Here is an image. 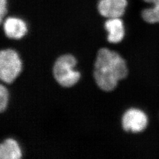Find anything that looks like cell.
<instances>
[{
	"label": "cell",
	"instance_id": "6da1fadb",
	"mask_svg": "<svg viewBox=\"0 0 159 159\" xmlns=\"http://www.w3.org/2000/svg\"><path fill=\"white\" fill-rule=\"evenodd\" d=\"M128 74L125 60L117 52L102 48L98 51L94 77L98 86L104 91L113 90L119 80Z\"/></svg>",
	"mask_w": 159,
	"mask_h": 159
},
{
	"label": "cell",
	"instance_id": "7a4b0ae2",
	"mask_svg": "<svg viewBox=\"0 0 159 159\" xmlns=\"http://www.w3.org/2000/svg\"><path fill=\"white\" fill-rule=\"evenodd\" d=\"M76 64L75 58L71 54L63 55L57 59L53 67V74L59 84L70 87L79 81L80 74L74 70Z\"/></svg>",
	"mask_w": 159,
	"mask_h": 159
},
{
	"label": "cell",
	"instance_id": "3957f363",
	"mask_svg": "<svg viewBox=\"0 0 159 159\" xmlns=\"http://www.w3.org/2000/svg\"><path fill=\"white\" fill-rule=\"evenodd\" d=\"M22 70V62L17 52L12 49L0 52V79L7 84L12 83Z\"/></svg>",
	"mask_w": 159,
	"mask_h": 159
},
{
	"label": "cell",
	"instance_id": "277c9868",
	"mask_svg": "<svg viewBox=\"0 0 159 159\" xmlns=\"http://www.w3.org/2000/svg\"><path fill=\"white\" fill-rule=\"evenodd\" d=\"M147 115L137 108H130L126 111L122 117V126L125 130L132 133H139L148 126Z\"/></svg>",
	"mask_w": 159,
	"mask_h": 159
},
{
	"label": "cell",
	"instance_id": "5b68a950",
	"mask_svg": "<svg viewBox=\"0 0 159 159\" xmlns=\"http://www.w3.org/2000/svg\"><path fill=\"white\" fill-rule=\"evenodd\" d=\"M127 6V0H99L97 10L102 17L108 18H120Z\"/></svg>",
	"mask_w": 159,
	"mask_h": 159
},
{
	"label": "cell",
	"instance_id": "8992f818",
	"mask_svg": "<svg viewBox=\"0 0 159 159\" xmlns=\"http://www.w3.org/2000/svg\"><path fill=\"white\" fill-rule=\"evenodd\" d=\"M3 29L7 37L16 40L22 39L28 31L26 23L18 17L6 18L3 23Z\"/></svg>",
	"mask_w": 159,
	"mask_h": 159
},
{
	"label": "cell",
	"instance_id": "52a82bcc",
	"mask_svg": "<svg viewBox=\"0 0 159 159\" xmlns=\"http://www.w3.org/2000/svg\"><path fill=\"white\" fill-rule=\"evenodd\" d=\"M104 28L108 33L107 40L110 43H118L123 39L125 30L120 18H108L104 24Z\"/></svg>",
	"mask_w": 159,
	"mask_h": 159
},
{
	"label": "cell",
	"instance_id": "ba28073f",
	"mask_svg": "<svg viewBox=\"0 0 159 159\" xmlns=\"http://www.w3.org/2000/svg\"><path fill=\"white\" fill-rule=\"evenodd\" d=\"M21 156V149L16 140L8 139L0 145V159H19Z\"/></svg>",
	"mask_w": 159,
	"mask_h": 159
},
{
	"label": "cell",
	"instance_id": "9c48e42d",
	"mask_svg": "<svg viewBox=\"0 0 159 159\" xmlns=\"http://www.w3.org/2000/svg\"><path fill=\"white\" fill-rule=\"evenodd\" d=\"M144 2L153 4V7L143 10V19L150 24L159 23V0H143Z\"/></svg>",
	"mask_w": 159,
	"mask_h": 159
},
{
	"label": "cell",
	"instance_id": "30bf717a",
	"mask_svg": "<svg viewBox=\"0 0 159 159\" xmlns=\"http://www.w3.org/2000/svg\"><path fill=\"white\" fill-rule=\"evenodd\" d=\"M8 91L5 86L0 85V111L3 112L7 106L8 102Z\"/></svg>",
	"mask_w": 159,
	"mask_h": 159
},
{
	"label": "cell",
	"instance_id": "8fae6325",
	"mask_svg": "<svg viewBox=\"0 0 159 159\" xmlns=\"http://www.w3.org/2000/svg\"><path fill=\"white\" fill-rule=\"evenodd\" d=\"M7 12V0H0V22L2 23L3 19Z\"/></svg>",
	"mask_w": 159,
	"mask_h": 159
}]
</instances>
